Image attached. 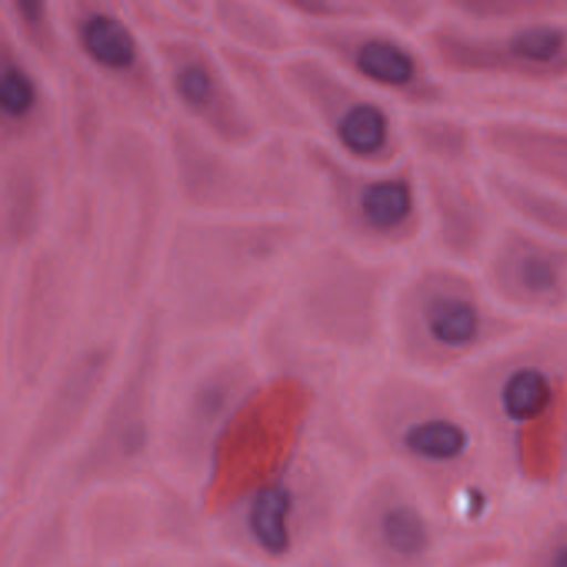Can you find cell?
<instances>
[{
  "label": "cell",
  "mask_w": 567,
  "mask_h": 567,
  "mask_svg": "<svg viewBox=\"0 0 567 567\" xmlns=\"http://www.w3.org/2000/svg\"><path fill=\"white\" fill-rule=\"evenodd\" d=\"M357 406L377 461L426 494L463 544V563L497 549L524 509L453 384L381 361L361 373Z\"/></svg>",
  "instance_id": "obj_1"
},
{
  "label": "cell",
  "mask_w": 567,
  "mask_h": 567,
  "mask_svg": "<svg viewBox=\"0 0 567 567\" xmlns=\"http://www.w3.org/2000/svg\"><path fill=\"white\" fill-rule=\"evenodd\" d=\"M318 235L313 215L177 214L154 290L174 343L237 340L254 331L274 310L295 264Z\"/></svg>",
  "instance_id": "obj_2"
},
{
  "label": "cell",
  "mask_w": 567,
  "mask_h": 567,
  "mask_svg": "<svg viewBox=\"0 0 567 567\" xmlns=\"http://www.w3.org/2000/svg\"><path fill=\"white\" fill-rule=\"evenodd\" d=\"M97 247V192L91 181H78L48 237L4 270V430L18 423L84 330Z\"/></svg>",
  "instance_id": "obj_3"
},
{
  "label": "cell",
  "mask_w": 567,
  "mask_h": 567,
  "mask_svg": "<svg viewBox=\"0 0 567 567\" xmlns=\"http://www.w3.org/2000/svg\"><path fill=\"white\" fill-rule=\"evenodd\" d=\"M451 384L520 509L556 501L567 436V318L526 324Z\"/></svg>",
  "instance_id": "obj_4"
},
{
  "label": "cell",
  "mask_w": 567,
  "mask_h": 567,
  "mask_svg": "<svg viewBox=\"0 0 567 567\" xmlns=\"http://www.w3.org/2000/svg\"><path fill=\"white\" fill-rule=\"evenodd\" d=\"M89 181L99 198V247L85 327H131L154 295L177 214L161 135L118 121Z\"/></svg>",
  "instance_id": "obj_5"
},
{
  "label": "cell",
  "mask_w": 567,
  "mask_h": 567,
  "mask_svg": "<svg viewBox=\"0 0 567 567\" xmlns=\"http://www.w3.org/2000/svg\"><path fill=\"white\" fill-rule=\"evenodd\" d=\"M172 348L167 315L152 295L128 327L121 367L97 416L34 497L75 503L95 487L161 473L158 427Z\"/></svg>",
  "instance_id": "obj_6"
},
{
  "label": "cell",
  "mask_w": 567,
  "mask_h": 567,
  "mask_svg": "<svg viewBox=\"0 0 567 567\" xmlns=\"http://www.w3.org/2000/svg\"><path fill=\"white\" fill-rule=\"evenodd\" d=\"M524 327L494 301L474 268L413 257L391 298L388 361L453 383Z\"/></svg>",
  "instance_id": "obj_7"
},
{
  "label": "cell",
  "mask_w": 567,
  "mask_h": 567,
  "mask_svg": "<svg viewBox=\"0 0 567 567\" xmlns=\"http://www.w3.org/2000/svg\"><path fill=\"white\" fill-rule=\"evenodd\" d=\"M404 261L318 235L295 264L274 311L311 350L371 367L388 360L391 298Z\"/></svg>",
  "instance_id": "obj_8"
},
{
  "label": "cell",
  "mask_w": 567,
  "mask_h": 567,
  "mask_svg": "<svg viewBox=\"0 0 567 567\" xmlns=\"http://www.w3.org/2000/svg\"><path fill=\"white\" fill-rule=\"evenodd\" d=\"M368 470L334 447L315 446L208 517L212 544L257 567L288 566L340 537L351 491Z\"/></svg>",
  "instance_id": "obj_9"
},
{
  "label": "cell",
  "mask_w": 567,
  "mask_h": 567,
  "mask_svg": "<svg viewBox=\"0 0 567 567\" xmlns=\"http://www.w3.org/2000/svg\"><path fill=\"white\" fill-rule=\"evenodd\" d=\"M158 135L177 214L257 218L303 217L317 210L297 141L268 135L250 151H235L175 115Z\"/></svg>",
  "instance_id": "obj_10"
},
{
  "label": "cell",
  "mask_w": 567,
  "mask_h": 567,
  "mask_svg": "<svg viewBox=\"0 0 567 567\" xmlns=\"http://www.w3.org/2000/svg\"><path fill=\"white\" fill-rule=\"evenodd\" d=\"M128 328L85 327L18 423L4 430L2 516L18 513L75 450L124 357Z\"/></svg>",
  "instance_id": "obj_11"
},
{
  "label": "cell",
  "mask_w": 567,
  "mask_h": 567,
  "mask_svg": "<svg viewBox=\"0 0 567 567\" xmlns=\"http://www.w3.org/2000/svg\"><path fill=\"white\" fill-rule=\"evenodd\" d=\"M264 377L251 343H174L162 394L161 474L198 494L221 437Z\"/></svg>",
  "instance_id": "obj_12"
},
{
  "label": "cell",
  "mask_w": 567,
  "mask_h": 567,
  "mask_svg": "<svg viewBox=\"0 0 567 567\" xmlns=\"http://www.w3.org/2000/svg\"><path fill=\"white\" fill-rule=\"evenodd\" d=\"M328 234L386 260L406 261L424 247L423 192L410 158L388 167L344 161L317 137L298 141Z\"/></svg>",
  "instance_id": "obj_13"
},
{
  "label": "cell",
  "mask_w": 567,
  "mask_h": 567,
  "mask_svg": "<svg viewBox=\"0 0 567 567\" xmlns=\"http://www.w3.org/2000/svg\"><path fill=\"white\" fill-rule=\"evenodd\" d=\"M74 529L79 560L94 563L214 547L197 494L161 473L89 491L74 503Z\"/></svg>",
  "instance_id": "obj_14"
},
{
  "label": "cell",
  "mask_w": 567,
  "mask_h": 567,
  "mask_svg": "<svg viewBox=\"0 0 567 567\" xmlns=\"http://www.w3.org/2000/svg\"><path fill=\"white\" fill-rule=\"evenodd\" d=\"M340 539L358 567H461L464 547L426 494L374 463L351 491Z\"/></svg>",
  "instance_id": "obj_15"
},
{
  "label": "cell",
  "mask_w": 567,
  "mask_h": 567,
  "mask_svg": "<svg viewBox=\"0 0 567 567\" xmlns=\"http://www.w3.org/2000/svg\"><path fill=\"white\" fill-rule=\"evenodd\" d=\"M423 44L456 89L560 92L567 87V16L480 25L457 21L441 9Z\"/></svg>",
  "instance_id": "obj_16"
},
{
  "label": "cell",
  "mask_w": 567,
  "mask_h": 567,
  "mask_svg": "<svg viewBox=\"0 0 567 567\" xmlns=\"http://www.w3.org/2000/svg\"><path fill=\"white\" fill-rule=\"evenodd\" d=\"M72 55L121 121L161 131L172 115L151 41L124 2L58 0Z\"/></svg>",
  "instance_id": "obj_17"
},
{
  "label": "cell",
  "mask_w": 567,
  "mask_h": 567,
  "mask_svg": "<svg viewBox=\"0 0 567 567\" xmlns=\"http://www.w3.org/2000/svg\"><path fill=\"white\" fill-rule=\"evenodd\" d=\"M315 137L353 164L388 167L406 161L404 114L348 78L317 52L300 49L278 62Z\"/></svg>",
  "instance_id": "obj_18"
},
{
  "label": "cell",
  "mask_w": 567,
  "mask_h": 567,
  "mask_svg": "<svg viewBox=\"0 0 567 567\" xmlns=\"http://www.w3.org/2000/svg\"><path fill=\"white\" fill-rule=\"evenodd\" d=\"M297 34L301 49L317 52L403 114L460 107L456 89L441 74L423 41L377 19L334 28L297 25Z\"/></svg>",
  "instance_id": "obj_19"
},
{
  "label": "cell",
  "mask_w": 567,
  "mask_h": 567,
  "mask_svg": "<svg viewBox=\"0 0 567 567\" xmlns=\"http://www.w3.org/2000/svg\"><path fill=\"white\" fill-rule=\"evenodd\" d=\"M151 44L172 115L235 151H250L268 137L245 104L217 42L161 38Z\"/></svg>",
  "instance_id": "obj_20"
},
{
  "label": "cell",
  "mask_w": 567,
  "mask_h": 567,
  "mask_svg": "<svg viewBox=\"0 0 567 567\" xmlns=\"http://www.w3.org/2000/svg\"><path fill=\"white\" fill-rule=\"evenodd\" d=\"M476 271L494 301L519 323L567 318V241L503 221Z\"/></svg>",
  "instance_id": "obj_21"
},
{
  "label": "cell",
  "mask_w": 567,
  "mask_h": 567,
  "mask_svg": "<svg viewBox=\"0 0 567 567\" xmlns=\"http://www.w3.org/2000/svg\"><path fill=\"white\" fill-rule=\"evenodd\" d=\"M65 148L0 151V257L9 270L54 227L74 182Z\"/></svg>",
  "instance_id": "obj_22"
},
{
  "label": "cell",
  "mask_w": 567,
  "mask_h": 567,
  "mask_svg": "<svg viewBox=\"0 0 567 567\" xmlns=\"http://www.w3.org/2000/svg\"><path fill=\"white\" fill-rule=\"evenodd\" d=\"M416 171L427 255L476 270L504 221L484 171Z\"/></svg>",
  "instance_id": "obj_23"
},
{
  "label": "cell",
  "mask_w": 567,
  "mask_h": 567,
  "mask_svg": "<svg viewBox=\"0 0 567 567\" xmlns=\"http://www.w3.org/2000/svg\"><path fill=\"white\" fill-rule=\"evenodd\" d=\"M49 147L68 151L58 89L0 25V151Z\"/></svg>",
  "instance_id": "obj_24"
},
{
  "label": "cell",
  "mask_w": 567,
  "mask_h": 567,
  "mask_svg": "<svg viewBox=\"0 0 567 567\" xmlns=\"http://www.w3.org/2000/svg\"><path fill=\"white\" fill-rule=\"evenodd\" d=\"M477 122L486 165L567 194V121L484 117Z\"/></svg>",
  "instance_id": "obj_25"
},
{
  "label": "cell",
  "mask_w": 567,
  "mask_h": 567,
  "mask_svg": "<svg viewBox=\"0 0 567 567\" xmlns=\"http://www.w3.org/2000/svg\"><path fill=\"white\" fill-rule=\"evenodd\" d=\"M78 560L74 503L34 497L2 516V567H71Z\"/></svg>",
  "instance_id": "obj_26"
},
{
  "label": "cell",
  "mask_w": 567,
  "mask_h": 567,
  "mask_svg": "<svg viewBox=\"0 0 567 567\" xmlns=\"http://www.w3.org/2000/svg\"><path fill=\"white\" fill-rule=\"evenodd\" d=\"M408 158L417 168L444 172L484 171L480 122L460 107L404 114Z\"/></svg>",
  "instance_id": "obj_27"
},
{
  "label": "cell",
  "mask_w": 567,
  "mask_h": 567,
  "mask_svg": "<svg viewBox=\"0 0 567 567\" xmlns=\"http://www.w3.org/2000/svg\"><path fill=\"white\" fill-rule=\"evenodd\" d=\"M217 45L245 104L268 135L297 142L315 137L313 127L285 81L278 62L218 42Z\"/></svg>",
  "instance_id": "obj_28"
},
{
  "label": "cell",
  "mask_w": 567,
  "mask_h": 567,
  "mask_svg": "<svg viewBox=\"0 0 567 567\" xmlns=\"http://www.w3.org/2000/svg\"><path fill=\"white\" fill-rule=\"evenodd\" d=\"M215 41L280 62L300 51L297 25L275 0H210Z\"/></svg>",
  "instance_id": "obj_29"
},
{
  "label": "cell",
  "mask_w": 567,
  "mask_h": 567,
  "mask_svg": "<svg viewBox=\"0 0 567 567\" xmlns=\"http://www.w3.org/2000/svg\"><path fill=\"white\" fill-rule=\"evenodd\" d=\"M0 25L52 84L74 65L58 0H0Z\"/></svg>",
  "instance_id": "obj_30"
},
{
  "label": "cell",
  "mask_w": 567,
  "mask_h": 567,
  "mask_svg": "<svg viewBox=\"0 0 567 567\" xmlns=\"http://www.w3.org/2000/svg\"><path fill=\"white\" fill-rule=\"evenodd\" d=\"M477 567H567V504L550 501L524 509L496 556Z\"/></svg>",
  "instance_id": "obj_31"
},
{
  "label": "cell",
  "mask_w": 567,
  "mask_h": 567,
  "mask_svg": "<svg viewBox=\"0 0 567 567\" xmlns=\"http://www.w3.org/2000/svg\"><path fill=\"white\" fill-rule=\"evenodd\" d=\"M484 178L504 221L567 241V194L491 165L484 167Z\"/></svg>",
  "instance_id": "obj_32"
},
{
  "label": "cell",
  "mask_w": 567,
  "mask_h": 567,
  "mask_svg": "<svg viewBox=\"0 0 567 567\" xmlns=\"http://www.w3.org/2000/svg\"><path fill=\"white\" fill-rule=\"evenodd\" d=\"M125 9L148 41L161 38H202L215 41L210 2L205 0H125ZM217 42V41H215Z\"/></svg>",
  "instance_id": "obj_33"
},
{
  "label": "cell",
  "mask_w": 567,
  "mask_h": 567,
  "mask_svg": "<svg viewBox=\"0 0 567 567\" xmlns=\"http://www.w3.org/2000/svg\"><path fill=\"white\" fill-rule=\"evenodd\" d=\"M441 9L470 24H526L567 16V0H446Z\"/></svg>",
  "instance_id": "obj_34"
},
{
  "label": "cell",
  "mask_w": 567,
  "mask_h": 567,
  "mask_svg": "<svg viewBox=\"0 0 567 567\" xmlns=\"http://www.w3.org/2000/svg\"><path fill=\"white\" fill-rule=\"evenodd\" d=\"M278 8L303 28H334L374 19L371 0H275Z\"/></svg>",
  "instance_id": "obj_35"
},
{
  "label": "cell",
  "mask_w": 567,
  "mask_h": 567,
  "mask_svg": "<svg viewBox=\"0 0 567 567\" xmlns=\"http://www.w3.org/2000/svg\"><path fill=\"white\" fill-rule=\"evenodd\" d=\"M371 4L378 22L417 41L441 16V2L427 0H371Z\"/></svg>",
  "instance_id": "obj_36"
},
{
  "label": "cell",
  "mask_w": 567,
  "mask_h": 567,
  "mask_svg": "<svg viewBox=\"0 0 567 567\" xmlns=\"http://www.w3.org/2000/svg\"><path fill=\"white\" fill-rule=\"evenodd\" d=\"M285 567H358L340 537L321 544L317 549L301 556Z\"/></svg>",
  "instance_id": "obj_37"
},
{
  "label": "cell",
  "mask_w": 567,
  "mask_h": 567,
  "mask_svg": "<svg viewBox=\"0 0 567 567\" xmlns=\"http://www.w3.org/2000/svg\"><path fill=\"white\" fill-rule=\"evenodd\" d=\"M171 567H257L228 550L210 547L200 553L177 556L172 560Z\"/></svg>",
  "instance_id": "obj_38"
},
{
  "label": "cell",
  "mask_w": 567,
  "mask_h": 567,
  "mask_svg": "<svg viewBox=\"0 0 567 567\" xmlns=\"http://www.w3.org/2000/svg\"><path fill=\"white\" fill-rule=\"evenodd\" d=\"M177 556L172 554H151L137 559L118 560V563H94V560H78L71 567H171Z\"/></svg>",
  "instance_id": "obj_39"
},
{
  "label": "cell",
  "mask_w": 567,
  "mask_h": 567,
  "mask_svg": "<svg viewBox=\"0 0 567 567\" xmlns=\"http://www.w3.org/2000/svg\"><path fill=\"white\" fill-rule=\"evenodd\" d=\"M556 501L567 504V436L564 446L563 466H560L559 484H557Z\"/></svg>",
  "instance_id": "obj_40"
},
{
  "label": "cell",
  "mask_w": 567,
  "mask_h": 567,
  "mask_svg": "<svg viewBox=\"0 0 567 567\" xmlns=\"http://www.w3.org/2000/svg\"><path fill=\"white\" fill-rule=\"evenodd\" d=\"M560 95H563V97L566 99V101H567V87L563 89V91H560Z\"/></svg>",
  "instance_id": "obj_41"
}]
</instances>
